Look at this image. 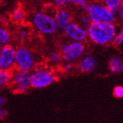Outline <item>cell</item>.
Instances as JSON below:
<instances>
[{
    "label": "cell",
    "instance_id": "obj_1",
    "mask_svg": "<svg viewBox=\"0 0 123 123\" xmlns=\"http://www.w3.org/2000/svg\"><path fill=\"white\" fill-rule=\"evenodd\" d=\"M87 38L98 45L105 46L113 42L116 33L113 23H91L86 29Z\"/></svg>",
    "mask_w": 123,
    "mask_h": 123
},
{
    "label": "cell",
    "instance_id": "obj_2",
    "mask_svg": "<svg viewBox=\"0 0 123 123\" xmlns=\"http://www.w3.org/2000/svg\"><path fill=\"white\" fill-rule=\"evenodd\" d=\"M86 51L83 42H63L60 45V54L62 61L73 64L80 60Z\"/></svg>",
    "mask_w": 123,
    "mask_h": 123
},
{
    "label": "cell",
    "instance_id": "obj_3",
    "mask_svg": "<svg viewBox=\"0 0 123 123\" xmlns=\"http://www.w3.org/2000/svg\"><path fill=\"white\" fill-rule=\"evenodd\" d=\"M86 12L92 23H113L115 21V12L108 9L102 3L89 4Z\"/></svg>",
    "mask_w": 123,
    "mask_h": 123
},
{
    "label": "cell",
    "instance_id": "obj_4",
    "mask_svg": "<svg viewBox=\"0 0 123 123\" xmlns=\"http://www.w3.org/2000/svg\"><path fill=\"white\" fill-rule=\"evenodd\" d=\"M32 22L35 28L43 35H53L59 29L53 17L43 12L35 13L32 17Z\"/></svg>",
    "mask_w": 123,
    "mask_h": 123
},
{
    "label": "cell",
    "instance_id": "obj_5",
    "mask_svg": "<svg viewBox=\"0 0 123 123\" xmlns=\"http://www.w3.org/2000/svg\"><path fill=\"white\" fill-rule=\"evenodd\" d=\"M31 72L14 70L11 72L9 86L14 94L26 93L31 88Z\"/></svg>",
    "mask_w": 123,
    "mask_h": 123
},
{
    "label": "cell",
    "instance_id": "obj_6",
    "mask_svg": "<svg viewBox=\"0 0 123 123\" xmlns=\"http://www.w3.org/2000/svg\"><path fill=\"white\" fill-rule=\"evenodd\" d=\"M35 66V60L33 54L26 47H19L16 48L14 69L30 72Z\"/></svg>",
    "mask_w": 123,
    "mask_h": 123
},
{
    "label": "cell",
    "instance_id": "obj_7",
    "mask_svg": "<svg viewBox=\"0 0 123 123\" xmlns=\"http://www.w3.org/2000/svg\"><path fill=\"white\" fill-rule=\"evenodd\" d=\"M57 81L55 73L47 69H38L32 72L31 76V88H44L48 87Z\"/></svg>",
    "mask_w": 123,
    "mask_h": 123
},
{
    "label": "cell",
    "instance_id": "obj_8",
    "mask_svg": "<svg viewBox=\"0 0 123 123\" xmlns=\"http://www.w3.org/2000/svg\"><path fill=\"white\" fill-rule=\"evenodd\" d=\"M16 48L12 45H6L0 50V71L12 72L14 70Z\"/></svg>",
    "mask_w": 123,
    "mask_h": 123
},
{
    "label": "cell",
    "instance_id": "obj_9",
    "mask_svg": "<svg viewBox=\"0 0 123 123\" xmlns=\"http://www.w3.org/2000/svg\"><path fill=\"white\" fill-rule=\"evenodd\" d=\"M63 30L65 36L71 42H83L87 39L86 29L75 22H71Z\"/></svg>",
    "mask_w": 123,
    "mask_h": 123
},
{
    "label": "cell",
    "instance_id": "obj_10",
    "mask_svg": "<svg viewBox=\"0 0 123 123\" xmlns=\"http://www.w3.org/2000/svg\"><path fill=\"white\" fill-rule=\"evenodd\" d=\"M53 19L58 29H64L71 22V15L65 8H57L53 15Z\"/></svg>",
    "mask_w": 123,
    "mask_h": 123
},
{
    "label": "cell",
    "instance_id": "obj_11",
    "mask_svg": "<svg viewBox=\"0 0 123 123\" xmlns=\"http://www.w3.org/2000/svg\"><path fill=\"white\" fill-rule=\"evenodd\" d=\"M97 66V62L95 58L92 55H86L80 60L78 63L79 70L83 73L93 72Z\"/></svg>",
    "mask_w": 123,
    "mask_h": 123
},
{
    "label": "cell",
    "instance_id": "obj_12",
    "mask_svg": "<svg viewBox=\"0 0 123 123\" xmlns=\"http://www.w3.org/2000/svg\"><path fill=\"white\" fill-rule=\"evenodd\" d=\"M109 70L113 74H119L123 72V60L119 57H113L110 60Z\"/></svg>",
    "mask_w": 123,
    "mask_h": 123
},
{
    "label": "cell",
    "instance_id": "obj_13",
    "mask_svg": "<svg viewBox=\"0 0 123 123\" xmlns=\"http://www.w3.org/2000/svg\"><path fill=\"white\" fill-rule=\"evenodd\" d=\"M11 41V34L5 27L0 26V45L2 47L8 45Z\"/></svg>",
    "mask_w": 123,
    "mask_h": 123
},
{
    "label": "cell",
    "instance_id": "obj_14",
    "mask_svg": "<svg viewBox=\"0 0 123 123\" xmlns=\"http://www.w3.org/2000/svg\"><path fill=\"white\" fill-rule=\"evenodd\" d=\"M48 60L51 64L53 65H60L62 64V59L61 54L59 51H51L50 54H48Z\"/></svg>",
    "mask_w": 123,
    "mask_h": 123
},
{
    "label": "cell",
    "instance_id": "obj_15",
    "mask_svg": "<svg viewBox=\"0 0 123 123\" xmlns=\"http://www.w3.org/2000/svg\"><path fill=\"white\" fill-rule=\"evenodd\" d=\"M11 19L15 23H20L25 19V14L21 8H16L11 13Z\"/></svg>",
    "mask_w": 123,
    "mask_h": 123
},
{
    "label": "cell",
    "instance_id": "obj_16",
    "mask_svg": "<svg viewBox=\"0 0 123 123\" xmlns=\"http://www.w3.org/2000/svg\"><path fill=\"white\" fill-rule=\"evenodd\" d=\"M11 78V72L0 71V88L9 85Z\"/></svg>",
    "mask_w": 123,
    "mask_h": 123
},
{
    "label": "cell",
    "instance_id": "obj_17",
    "mask_svg": "<svg viewBox=\"0 0 123 123\" xmlns=\"http://www.w3.org/2000/svg\"><path fill=\"white\" fill-rule=\"evenodd\" d=\"M122 2L123 0H104V5L110 11L115 12Z\"/></svg>",
    "mask_w": 123,
    "mask_h": 123
},
{
    "label": "cell",
    "instance_id": "obj_18",
    "mask_svg": "<svg viewBox=\"0 0 123 123\" xmlns=\"http://www.w3.org/2000/svg\"><path fill=\"white\" fill-rule=\"evenodd\" d=\"M30 34V29L27 27H23L20 28V29L17 32V36L18 38L21 40H26L28 39Z\"/></svg>",
    "mask_w": 123,
    "mask_h": 123
},
{
    "label": "cell",
    "instance_id": "obj_19",
    "mask_svg": "<svg viewBox=\"0 0 123 123\" xmlns=\"http://www.w3.org/2000/svg\"><path fill=\"white\" fill-rule=\"evenodd\" d=\"M113 43L116 46H119L123 43V27H122L119 31L116 33Z\"/></svg>",
    "mask_w": 123,
    "mask_h": 123
},
{
    "label": "cell",
    "instance_id": "obj_20",
    "mask_svg": "<svg viewBox=\"0 0 123 123\" xmlns=\"http://www.w3.org/2000/svg\"><path fill=\"white\" fill-rule=\"evenodd\" d=\"M52 2H53V5L54 7L58 8H65L69 3L68 0H52Z\"/></svg>",
    "mask_w": 123,
    "mask_h": 123
},
{
    "label": "cell",
    "instance_id": "obj_21",
    "mask_svg": "<svg viewBox=\"0 0 123 123\" xmlns=\"http://www.w3.org/2000/svg\"><path fill=\"white\" fill-rule=\"evenodd\" d=\"M113 94L116 98H123V86L117 85L113 89Z\"/></svg>",
    "mask_w": 123,
    "mask_h": 123
},
{
    "label": "cell",
    "instance_id": "obj_22",
    "mask_svg": "<svg viewBox=\"0 0 123 123\" xmlns=\"http://www.w3.org/2000/svg\"><path fill=\"white\" fill-rule=\"evenodd\" d=\"M59 66H60L61 70L62 71V72H66V73L71 72L72 70H73V65H72V64L64 62L63 64H61Z\"/></svg>",
    "mask_w": 123,
    "mask_h": 123
},
{
    "label": "cell",
    "instance_id": "obj_23",
    "mask_svg": "<svg viewBox=\"0 0 123 123\" xmlns=\"http://www.w3.org/2000/svg\"><path fill=\"white\" fill-rule=\"evenodd\" d=\"M80 23H81V24L83 26L87 27L90 25L91 23H92V21L90 20L89 17L88 16V14H83L80 17Z\"/></svg>",
    "mask_w": 123,
    "mask_h": 123
},
{
    "label": "cell",
    "instance_id": "obj_24",
    "mask_svg": "<svg viewBox=\"0 0 123 123\" xmlns=\"http://www.w3.org/2000/svg\"><path fill=\"white\" fill-rule=\"evenodd\" d=\"M116 11V14H117L118 17L121 20H123V2L121 3V5L119 6Z\"/></svg>",
    "mask_w": 123,
    "mask_h": 123
},
{
    "label": "cell",
    "instance_id": "obj_25",
    "mask_svg": "<svg viewBox=\"0 0 123 123\" xmlns=\"http://www.w3.org/2000/svg\"><path fill=\"white\" fill-rule=\"evenodd\" d=\"M68 2L69 3H72L77 6H81V7L85 3L87 2L86 0H68Z\"/></svg>",
    "mask_w": 123,
    "mask_h": 123
},
{
    "label": "cell",
    "instance_id": "obj_26",
    "mask_svg": "<svg viewBox=\"0 0 123 123\" xmlns=\"http://www.w3.org/2000/svg\"><path fill=\"white\" fill-rule=\"evenodd\" d=\"M8 116V111L5 109L2 108L0 109V120H2L7 118Z\"/></svg>",
    "mask_w": 123,
    "mask_h": 123
},
{
    "label": "cell",
    "instance_id": "obj_27",
    "mask_svg": "<svg viewBox=\"0 0 123 123\" xmlns=\"http://www.w3.org/2000/svg\"><path fill=\"white\" fill-rule=\"evenodd\" d=\"M6 101H7V99H6L5 97L0 96V109L4 107L5 104L6 103Z\"/></svg>",
    "mask_w": 123,
    "mask_h": 123
},
{
    "label": "cell",
    "instance_id": "obj_28",
    "mask_svg": "<svg viewBox=\"0 0 123 123\" xmlns=\"http://www.w3.org/2000/svg\"><path fill=\"white\" fill-rule=\"evenodd\" d=\"M2 5V0H0V8H1Z\"/></svg>",
    "mask_w": 123,
    "mask_h": 123
},
{
    "label": "cell",
    "instance_id": "obj_29",
    "mask_svg": "<svg viewBox=\"0 0 123 123\" xmlns=\"http://www.w3.org/2000/svg\"><path fill=\"white\" fill-rule=\"evenodd\" d=\"M1 48H2V46H1V45H0V50H1Z\"/></svg>",
    "mask_w": 123,
    "mask_h": 123
},
{
    "label": "cell",
    "instance_id": "obj_30",
    "mask_svg": "<svg viewBox=\"0 0 123 123\" xmlns=\"http://www.w3.org/2000/svg\"><path fill=\"white\" fill-rule=\"evenodd\" d=\"M17 1H19V0H17Z\"/></svg>",
    "mask_w": 123,
    "mask_h": 123
}]
</instances>
